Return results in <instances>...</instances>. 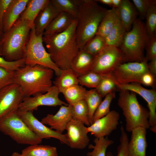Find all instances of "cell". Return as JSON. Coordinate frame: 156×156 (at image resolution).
Segmentation results:
<instances>
[{"label": "cell", "instance_id": "obj_4", "mask_svg": "<svg viewBox=\"0 0 156 156\" xmlns=\"http://www.w3.org/2000/svg\"><path fill=\"white\" fill-rule=\"evenodd\" d=\"M31 28L26 21L19 18L10 29L3 33L1 41V56L13 61L25 57Z\"/></svg>", "mask_w": 156, "mask_h": 156}, {"label": "cell", "instance_id": "obj_38", "mask_svg": "<svg viewBox=\"0 0 156 156\" xmlns=\"http://www.w3.org/2000/svg\"><path fill=\"white\" fill-rule=\"evenodd\" d=\"M145 18L146 28L149 37L156 36V5H152L149 8Z\"/></svg>", "mask_w": 156, "mask_h": 156}, {"label": "cell", "instance_id": "obj_1", "mask_svg": "<svg viewBox=\"0 0 156 156\" xmlns=\"http://www.w3.org/2000/svg\"><path fill=\"white\" fill-rule=\"evenodd\" d=\"M77 20L60 33L43 36L42 40L53 62L61 70L71 68L80 49L76 39Z\"/></svg>", "mask_w": 156, "mask_h": 156}, {"label": "cell", "instance_id": "obj_12", "mask_svg": "<svg viewBox=\"0 0 156 156\" xmlns=\"http://www.w3.org/2000/svg\"><path fill=\"white\" fill-rule=\"evenodd\" d=\"M17 113L32 131L41 140L54 138L62 144L68 145L65 134H63L49 128L40 121L34 115L33 111L17 110Z\"/></svg>", "mask_w": 156, "mask_h": 156}, {"label": "cell", "instance_id": "obj_13", "mask_svg": "<svg viewBox=\"0 0 156 156\" xmlns=\"http://www.w3.org/2000/svg\"><path fill=\"white\" fill-rule=\"evenodd\" d=\"M25 97L18 84L13 83L0 90V119L11 112L18 109Z\"/></svg>", "mask_w": 156, "mask_h": 156}, {"label": "cell", "instance_id": "obj_33", "mask_svg": "<svg viewBox=\"0 0 156 156\" xmlns=\"http://www.w3.org/2000/svg\"><path fill=\"white\" fill-rule=\"evenodd\" d=\"M102 98L95 89L87 90L84 100L88 105L90 122L93 123V118L97 108L102 101Z\"/></svg>", "mask_w": 156, "mask_h": 156}, {"label": "cell", "instance_id": "obj_24", "mask_svg": "<svg viewBox=\"0 0 156 156\" xmlns=\"http://www.w3.org/2000/svg\"><path fill=\"white\" fill-rule=\"evenodd\" d=\"M94 57L83 49L80 50L74 59L71 68L78 77L90 71Z\"/></svg>", "mask_w": 156, "mask_h": 156}, {"label": "cell", "instance_id": "obj_19", "mask_svg": "<svg viewBox=\"0 0 156 156\" xmlns=\"http://www.w3.org/2000/svg\"><path fill=\"white\" fill-rule=\"evenodd\" d=\"M29 0H12L7 8L3 17V33L9 30L19 18Z\"/></svg>", "mask_w": 156, "mask_h": 156}, {"label": "cell", "instance_id": "obj_39", "mask_svg": "<svg viewBox=\"0 0 156 156\" xmlns=\"http://www.w3.org/2000/svg\"><path fill=\"white\" fill-rule=\"evenodd\" d=\"M133 4L142 20L145 18L146 13L152 5H156L155 0H133Z\"/></svg>", "mask_w": 156, "mask_h": 156}, {"label": "cell", "instance_id": "obj_14", "mask_svg": "<svg viewBox=\"0 0 156 156\" xmlns=\"http://www.w3.org/2000/svg\"><path fill=\"white\" fill-rule=\"evenodd\" d=\"M120 90L132 91L142 97L146 102L149 112V123L150 127L156 128V91L154 88L148 89L137 82L120 84L116 83Z\"/></svg>", "mask_w": 156, "mask_h": 156}, {"label": "cell", "instance_id": "obj_47", "mask_svg": "<svg viewBox=\"0 0 156 156\" xmlns=\"http://www.w3.org/2000/svg\"><path fill=\"white\" fill-rule=\"evenodd\" d=\"M112 8H118L121 5L122 0H112Z\"/></svg>", "mask_w": 156, "mask_h": 156}, {"label": "cell", "instance_id": "obj_8", "mask_svg": "<svg viewBox=\"0 0 156 156\" xmlns=\"http://www.w3.org/2000/svg\"><path fill=\"white\" fill-rule=\"evenodd\" d=\"M43 35H37L34 27L31 29L25 55V64H38L53 70L57 76L61 70L53 62L50 55L43 45Z\"/></svg>", "mask_w": 156, "mask_h": 156}, {"label": "cell", "instance_id": "obj_29", "mask_svg": "<svg viewBox=\"0 0 156 156\" xmlns=\"http://www.w3.org/2000/svg\"><path fill=\"white\" fill-rule=\"evenodd\" d=\"M93 142L94 145L91 144L88 145L89 148L92 149L93 150L87 153V156H113L111 152L106 153L108 147L114 142V141L109 139L108 136L95 138Z\"/></svg>", "mask_w": 156, "mask_h": 156}, {"label": "cell", "instance_id": "obj_17", "mask_svg": "<svg viewBox=\"0 0 156 156\" xmlns=\"http://www.w3.org/2000/svg\"><path fill=\"white\" fill-rule=\"evenodd\" d=\"M72 118V106L62 105L55 114H48L41 122L45 125L49 126L51 129L62 133Z\"/></svg>", "mask_w": 156, "mask_h": 156}, {"label": "cell", "instance_id": "obj_34", "mask_svg": "<svg viewBox=\"0 0 156 156\" xmlns=\"http://www.w3.org/2000/svg\"><path fill=\"white\" fill-rule=\"evenodd\" d=\"M106 46L105 38L95 35L86 43L82 49L94 57Z\"/></svg>", "mask_w": 156, "mask_h": 156}, {"label": "cell", "instance_id": "obj_49", "mask_svg": "<svg viewBox=\"0 0 156 156\" xmlns=\"http://www.w3.org/2000/svg\"><path fill=\"white\" fill-rule=\"evenodd\" d=\"M3 32L0 30V55L1 56V41L3 34Z\"/></svg>", "mask_w": 156, "mask_h": 156}, {"label": "cell", "instance_id": "obj_41", "mask_svg": "<svg viewBox=\"0 0 156 156\" xmlns=\"http://www.w3.org/2000/svg\"><path fill=\"white\" fill-rule=\"evenodd\" d=\"M25 65V57L17 61H9L0 55V67L8 70L15 71Z\"/></svg>", "mask_w": 156, "mask_h": 156}, {"label": "cell", "instance_id": "obj_40", "mask_svg": "<svg viewBox=\"0 0 156 156\" xmlns=\"http://www.w3.org/2000/svg\"><path fill=\"white\" fill-rule=\"evenodd\" d=\"M120 144L117 148V156H128V147L129 139L128 135L122 125L120 127Z\"/></svg>", "mask_w": 156, "mask_h": 156}, {"label": "cell", "instance_id": "obj_32", "mask_svg": "<svg viewBox=\"0 0 156 156\" xmlns=\"http://www.w3.org/2000/svg\"><path fill=\"white\" fill-rule=\"evenodd\" d=\"M87 90L79 84L70 86L62 92L69 105H72L85 99Z\"/></svg>", "mask_w": 156, "mask_h": 156}, {"label": "cell", "instance_id": "obj_10", "mask_svg": "<svg viewBox=\"0 0 156 156\" xmlns=\"http://www.w3.org/2000/svg\"><path fill=\"white\" fill-rule=\"evenodd\" d=\"M147 63L146 59L140 62H125L117 66L111 74L116 82L118 84H126L133 82L140 83L142 75L149 72Z\"/></svg>", "mask_w": 156, "mask_h": 156}, {"label": "cell", "instance_id": "obj_46", "mask_svg": "<svg viewBox=\"0 0 156 156\" xmlns=\"http://www.w3.org/2000/svg\"><path fill=\"white\" fill-rule=\"evenodd\" d=\"M147 67L149 72L152 74L156 76V58L150 61L147 63Z\"/></svg>", "mask_w": 156, "mask_h": 156}, {"label": "cell", "instance_id": "obj_23", "mask_svg": "<svg viewBox=\"0 0 156 156\" xmlns=\"http://www.w3.org/2000/svg\"><path fill=\"white\" fill-rule=\"evenodd\" d=\"M118 9L119 18L126 32L128 31L137 18L138 12L133 4L129 0H122Z\"/></svg>", "mask_w": 156, "mask_h": 156}, {"label": "cell", "instance_id": "obj_11", "mask_svg": "<svg viewBox=\"0 0 156 156\" xmlns=\"http://www.w3.org/2000/svg\"><path fill=\"white\" fill-rule=\"evenodd\" d=\"M60 92L57 88L53 85L46 92L33 96L25 97L19 105L18 110L21 111L36 110L40 106H67L68 104L59 98Z\"/></svg>", "mask_w": 156, "mask_h": 156}, {"label": "cell", "instance_id": "obj_30", "mask_svg": "<svg viewBox=\"0 0 156 156\" xmlns=\"http://www.w3.org/2000/svg\"><path fill=\"white\" fill-rule=\"evenodd\" d=\"M126 32L119 17L108 35L105 38L106 46L119 47Z\"/></svg>", "mask_w": 156, "mask_h": 156}, {"label": "cell", "instance_id": "obj_26", "mask_svg": "<svg viewBox=\"0 0 156 156\" xmlns=\"http://www.w3.org/2000/svg\"><path fill=\"white\" fill-rule=\"evenodd\" d=\"M78 76L71 68L61 70V73L53 82L62 93L66 89L73 86L79 84Z\"/></svg>", "mask_w": 156, "mask_h": 156}, {"label": "cell", "instance_id": "obj_43", "mask_svg": "<svg viewBox=\"0 0 156 156\" xmlns=\"http://www.w3.org/2000/svg\"><path fill=\"white\" fill-rule=\"evenodd\" d=\"M14 73V71L0 67V90L6 86L13 83Z\"/></svg>", "mask_w": 156, "mask_h": 156}, {"label": "cell", "instance_id": "obj_15", "mask_svg": "<svg viewBox=\"0 0 156 156\" xmlns=\"http://www.w3.org/2000/svg\"><path fill=\"white\" fill-rule=\"evenodd\" d=\"M81 122L72 118L68 123L65 134L70 148L80 149L85 148L89 144L90 140L88 135L87 127Z\"/></svg>", "mask_w": 156, "mask_h": 156}, {"label": "cell", "instance_id": "obj_3", "mask_svg": "<svg viewBox=\"0 0 156 156\" xmlns=\"http://www.w3.org/2000/svg\"><path fill=\"white\" fill-rule=\"evenodd\" d=\"M96 0H81L77 20L76 35L80 50L96 35L107 10Z\"/></svg>", "mask_w": 156, "mask_h": 156}, {"label": "cell", "instance_id": "obj_25", "mask_svg": "<svg viewBox=\"0 0 156 156\" xmlns=\"http://www.w3.org/2000/svg\"><path fill=\"white\" fill-rule=\"evenodd\" d=\"M119 18L118 8L106 10L98 27L96 35L105 38Z\"/></svg>", "mask_w": 156, "mask_h": 156}, {"label": "cell", "instance_id": "obj_28", "mask_svg": "<svg viewBox=\"0 0 156 156\" xmlns=\"http://www.w3.org/2000/svg\"><path fill=\"white\" fill-rule=\"evenodd\" d=\"M51 3L60 12H64L76 19L81 0H51Z\"/></svg>", "mask_w": 156, "mask_h": 156}, {"label": "cell", "instance_id": "obj_21", "mask_svg": "<svg viewBox=\"0 0 156 156\" xmlns=\"http://www.w3.org/2000/svg\"><path fill=\"white\" fill-rule=\"evenodd\" d=\"M75 19L64 12H60L45 28L43 36L58 34L66 30Z\"/></svg>", "mask_w": 156, "mask_h": 156}, {"label": "cell", "instance_id": "obj_9", "mask_svg": "<svg viewBox=\"0 0 156 156\" xmlns=\"http://www.w3.org/2000/svg\"><path fill=\"white\" fill-rule=\"evenodd\" d=\"M125 62L123 55L119 47L106 46L94 57L90 71L101 75L111 74Z\"/></svg>", "mask_w": 156, "mask_h": 156}, {"label": "cell", "instance_id": "obj_35", "mask_svg": "<svg viewBox=\"0 0 156 156\" xmlns=\"http://www.w3.org/2000/svg\"><path fill=\"white\" fill-rule=\"evenodd\" d=\"M117 88L115 81L111 74L103 75L101 80L95 89L103 98L115 91Z\"/></svg>", "mask_w": 156, "mask_h": 156}, {"label": "cell", "instance_id": "obj_36", "mask_svg": "<svg viewBox=\"0 0 156 156\" xmlns=\"http://www.w3.org/2000/svg\"><path fill=\"white\" fill-rule=\"evenodd\" d=\"M116 96L115 91L107 94L95 111L93 118V123L97 120L107 114L110 111L111 103Z\"/></svg>", "mask_w": 156, "mask_h": 156}, {"label": "cell", "instance_id": "obj_42", "mask_svg": "<svg viewBox=\"0 0 156 156\" xmlns=\"http://www.w3.org/2000/svg\"><path fill=\"white\" fill-rule=\"evenodd\" d=\"M145 49L146 51L145 58L147 61L156 58V36L149 37Z\"/></svg>", "mask_w": 156, "mask_h": 156}, {"label": "cell", "instance_id": "obj_22", "mask_svg": "<svg viewBox=\"0 0 156 156\" xmlns=\"http://www.w3.org/2000/svg\"><path fill=\"white\" fill-rule=\"evenodd\" d=\"M49 0H29L19 18L27 21L31 29L38 14L48 4Z\"/></svg>", "mask_w": 156, "mask_h": 156}, {"label": "cell", "instance_id": "obj_27", "mask_svg": "<svg viewBox=\"0 0 156 156\" xmlns=\"http://www.w3.org/2000/svg\"><path fill=\"white\" fill-rule=\"evenodd\" d=\"M22 156H58L57 148L50 145L36 144L23 149Z\"/></svg>", "mask_w": 156, "mask_h": 156}, {"label": "cell", "instance_id": "obj_31", "mask_svg": "<svg viewBox=\"0 0 156 156\" xmlns=\"http://www.w3.org/2000/svg\"><path fill=\"white\" fill-rule=\"evenodd\" d=\"M72 106V118L79 121L88 127L91 125L88 107L85 100L80 101Z\"/></svg>", "mask_w": 156, "mask_h": 156}, {"label": "cell", "instance_id": "obj_20", "mask_svg": "<svg viewBox=\"0 0 156 156\" xmlns=\"http://www.w3.org/2000/svg\"><path fill=\"white\" fill-rule=\"evenodd\" d=\"M60 13L50 0L47 5L40 11L35 20L34 27L36 34L43 35L47 26Z\"/></svg>", "mask_w": 156, "mask_h": 156}, {"label": "cell", "instance_id": "obj_18", "mask_svg": "<svg viewBox=\"0 0 156 156\" xmlns=\"http://www.w3.org/2000/svg\"><path fill=\"white\" fill-rule=\"evenodd\" d=\"M146 129L139 127L132 131L131 139L128 144V156H146L147 146Z\"/></svg>", "mask_w": 156, "mask_h": 156}, {"label": "cell", "instance_id": "obj_48", "mask_svg": "<svg viewBox=\"0 0 156 156\" xmlns=\"http://www.w3.org/2000/svg\"><path fill=\"white\" fill-rule=\"evenodd\" d=\"M97 2H100L103 4L111 6L112 4V0H95Z\"/></svg>", "mask_w": 156, "mask_h": 156}, {"label": "cell", "instance_id": "obj_44", "mask_svg": "<svg viewBox=\"0 0 156 156\" xmlns=\"http://www.w3.org/2000/svg\"><path fill=\"white\" fill-rule=\"evenodd\" d=\"M155 77L149 72L145 73L142 76L140 83L154 88L156 83Z\"/></svg>", "mask_w": 156, "mask_h": 156}, {"label": "cell", "instance_id": "obj_6", "mask_svg": "<svg viewBox=\"0 0 156 156\" xmlns=\"http://www.w3.org/2000/svg\"><path fill=\"white\" fill-rule=\"evenodd\" d=\"M149 38L145 23L140 18H137L131 29L126 32L119 47L125 62H140L145 60L144 51Z\"/></svg>", "mask_w": 156, "mask_h": 156}, {"label": "cell", "instance_id": "obj_50", "mask_svg": "<svg viewBox=\"0 0 156 156\" xmlns=\"http://www.w3.org/2000/svg\"><path fill=\"white\" fill-rule=\"evenodd\" d=\"M11 156H22L21 153L18 152H14L12 153Z\"/></svg>", "mask_w": 156, "mask_h": 156}, {"label": "cell", "instance_id": "obj_7", "mask_svg": "<svg viewBox=\"0 0 156 156\" xmlns=\"http://www.w3.org/2000/svg\"><path fill=\"white\" fill-rule=\"evenodd\" d=\"M17 110L11 112L0 119V131L18 144L30 145L40 144L42 140L21 118Z\"/></svg>", "mask_w": 156, "mask_h": 156}, {"label": "cell", "instance_id": "obj_2", "mask_svg": "<svg viewBox=\"0 0 156 156\" xmlns=\"http://www.w3.org/2000/svg\"><path fill=\"white\" fill-rule=\"evenodd\" d=\"M54 73L42 66L26 64L14 71L13 83L19 86L25 97L44 94L53 85Z\"/></svg>", "mask_w": 156, "mask_h": 156}, {"label": "cell", "instance_id": "obj_37", "mask_svg": "<svg viewBox=\"0 0 156 156\" xmlns=\"http://www.w3.org/2000/svg\"><path fill=\"white\" fill-rule=\"evenodd\" d=\"M103 75L90 71L78 77L79 84L90 88L95 89L100 82Z\"/></svg>", "mask_w": 156, "mask_h": 156}, {"label": "cell", "instance_id": "obj_45", "mask_svg": "<svg viewBox=\"0 0 156 156\" xmlns=\"http://www.w3.org/2000/svg\"><path fill=\"white\" fill-rule=\"evenodd\" d=\"M12 1L0 0V30L2 31L3 30V21L4 15L7 8Z\"/></svg>", "mask_w": 156, "mask_h": 156}, {"label": "cell", "instance_id": "obj_16", "mask_svg": "<svg viewBox=\"0 0 156 156\" xmlns=\"http://www.w3.org/2000/svg\"><path fill=\"white\" fill-rule=\"evenodd\" d=\"M120 114L117 111H111L106 115L94 121L87 127L88 133L95 138L108 136L116 130L118 124Z\"/></svg>", "mask_w": 156, "mask_h": 156}, {"label": "cell", "instance_id": "obj_5", "mask_svg": "<svg viewBox=\"0 0 156 156\" xmlns=\"http://www.w3.org/2000/svg\"><path fill=\"white\" fill-rule=\"evenodd\" d=\"M119 90L117 104L125 118V130L131 132L139 127L149 128V111L140 103L136 94L128 90Z\"/></svg>", "mask_w": 156, "mask_h": 156}]
</instances>
